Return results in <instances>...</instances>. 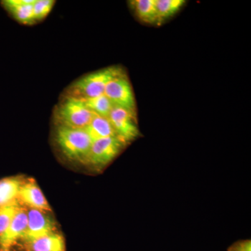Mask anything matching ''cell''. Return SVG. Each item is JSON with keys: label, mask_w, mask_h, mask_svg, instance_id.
I'll return each instance as SVG.
<instances>
[{"label": "cell", "mask_w": 251, "mask_h": 251, "mask_svg": "<svg viewBox=\"0 0 251 251\" xmlns=\"http://www.w3.org/2000/svg\"><path fill=\"white\" fill-rule=\"evenodd\" d=\"M124 74L123 69L117 66L91 73L74 82L69 87L67 96L80 99L99 97L104 94L110 80Z\"/></svg>", "instance_id": "2"}, {"label": "cell", "mask_w": 251, "mask_h": 251, "mask_svg": "<svg viewBox=\"0 0 251 251\" xmlns=\"http://www.w3.org/2000/svg\"><path fill=\"white\" fill-rule=\"evenodd\" d=\"M21 204L18 201L0 207V237L4 233Z\"/></svg>", "instance_id": "17"}, {"label": "cell", "mask_w": 251, "mask_h": 251, "mask_svg": "<svg viewBox=\"0 0 251 251\" xmlns=\"http://www.w3.org/2000/svg\"><path fill=\"white\" fill-rule=\"evenodd\" d=\"M186 2L184 0H155L158 25L176 14Z\"/></svg>", "instance_id": "15"}, {"label": "cell", "mask_w": 251, "mask_h": 251, "mask_svg": "<svg viewBox=\"0 0 251 251\" xmlns=\"http://www.w3.org/2000/svg\"><path fill=\"white\" fill-rule=\"evenodd\" d=\"M27 226L23 240L27 244L57 232V224L46 211L28 208Z\"/></svg>", "instance_id": "7"}, {"label": "cell", "mask_w": 251, "mask_h": 251, "mask_svg": "<svg viewBox=\"0 0 251 251\" xmlns=\"http://www.w3.org/2000/svg\"><path fill=\"white\" fill-rule=\"evenodd\" d=\"M85 129L93 142L108 137H117L108 117L94 115Z\"/></svg>", "instance_id": "12"}, {"label": "cell", "mask_w": 251, "mask_h": 251, "mask_svg": "<svg viewBox=\"0 0 251 251\" xmlns=\"http://www.w3.org/2000/svg\"><path fill=\"white\" fill-rule=\"evenodd\" d=\"M117 138L125 145L136 139L140 135L136 114L126 109L114 106L108 116Z\"/></svg>", "instance_id": "6"}, {"label": "cell", "mask_w": 251, "mask_h": 251, "mask_svg": "<svg viewBox=\"0 0 251 251\" xmlns=\"http://www.w3.org/2000/svg\"><path fill=\"white\" fill-rule=\"evenodd\" d=\"M34 1L35 0H5L1 3L16 21L30 25L36 23L33 14Z\"/></svg>", "instance_id": "10"}, {"label": "cell", "mask_w": 251, "mask_h": 251, "mask_svg": "<svg viewBox=\"0 0 251 251\" xmlns=\"http://www.w3.org/2000/svg\"><path fill=\"white\" fill-rule=\"evenodd\" d=\"M18 201L31 209L44 211H51L47 200L43 194L35 180L28 179L25 180L19 193Z\"/></svg>", "instance_id": "8"}, {"label": "cell", "mask_w": 251, "mask_h": 251, "mask_svg": "<svg viewBox=\"0 0 251 251\" xmlns=\"http://www.w3.org/2000/svg\"><path fill=\"white\" fill-rule=\"evenodd\" d=\"M104 94L113 106L126 109L136 114V102L133 88L125 74L119 75L108 82Z\"/></svg>", "instance_id": "5"}, {"label": "cell", "mask_w": 251, "mask_h": 251, "mask_svg": "<svg viewBox=\"0 0 251 251\" xmlns=\"http://www.w3.org/2000/svg\"><path fill=\"white\" fill-rule=\"evenodd\" d=\"M86 106L91 110L94 115L99 116L108 117L113 108V105L105 94L94 97V98L82 99Z\"/></svg>", "instance_id": "16"}, {"label": "cell", "mask_w": 251, "mask_h": 251, "mask_svg": "<svg viewBox=\"0 0 251 251\" xmlns=\"http://www.w3.org/2000/svg\"><path fill=\"white\" fill-rule=\"evenodd\" d=\"M25 180L21 176H11L0 180V207L18 201V193Z\"/></svg>", "instance_id": "11"}, {"label": "cell", "mask_w": 251, "mask_h": 251, "mask_svg": "<svg viewBox=\"0 0 251 251\" xmlns=\"http://www.w3.org/2000/svg\"><path fill=\"white\" fill-rule=\"evenodd\" d=\"M94 114L86 106L82 99L67 96L54 111L57 126L85 128L90 124Z\"/></svg>", "instance_id": "3"}, {"label": "cell", "mask_w": 251, "mask_h": 251, "mask_svg": "<svg viewBox=\"0 0 251 251\" xmlns=\"http://www.w3.org/2000/svg\"><path fill=\"white\" fill-rule=\"evenodd\" d=\"M55 1L52 0H35L33 4V14L35 21L44 20L52 11Z\"/></svg>", "instance_id": "18"}, {"label": "cell", "mask_w": 251, "mask_h": 251, "mask_svg": "<svg viewBox=\"0 0 251 251\" xmlns=\"http://www.w3.org/2000/svg\"><path fill=\"white\" fill-rule=\"evenodd\" d=\"M135 15L142 22L158 25L155 0H134L130 1Z\"/></svg>", "instance_id": "13"}, {"label": "cell", "mask_w": 251, "mask_h": 251, "mask_svg": "<svg viewBox=\"0 0 251 251\" xmlns=\"http://www.w3.org/2000/svg\"><path fill=\"white\" fill-rule=\"evenodd\" d=\"M54 138L59 150L68 159L85 163L93 143L85 128L57 126Z\"/></svg>", "instance_id": "1"}, {"label": "cell", "mask_w": 251, "mask_h": 251, "mask_svg": "<svg viewBox=\"0 0 251 251\" xmlns=\"http://www.w3.org/2000/svg\"><path fill=\"white\" fill-rule=\"evenodd\" d=\"M27 209L20 206L14 219L4 233L0 237V246L4 250H7L14 246L19 239H22L27 229Z\"/></svg>", "instance_id": "9"}, {"label": "cell", "mask_w": 251, "mask_h": 251, "mask_svg": "<svg viewBox=\"0 0 251 251\" xmlns=\"http://www.w3.org/2000/svg\"><path fill=\"white\" fill-rule=\"evenodd\" d=\"M28 245L31 251H66L64 238L57 232L40 238Z\"/></svg>", "instance_id": "14"}, {"label": "cell", "mask_w": 251, "mask_h": 251, "mask_svg": "<svg viewBox=\"0 0 251 251\" xmlns=\"http://www.w3.org/2000/svg\"><path fill=\"white\" fill-rule=\"evenodd\" d=\"M125 146V144L117 137L95 140L84 164L96 171H100L113 161Z\"/></svg>", "instance_id": "4"}, {"label": "cell", "mask_w": 251, "mask_h": 251, "mask_svg": "<svg viewBox=\"0 0 251 251\" xmlns=\"http://www.w3.org/2000/svg\"><path fill=\"white\" fill-rule=\"evenodd\" d=\"M228 251H251V240L242 241L231 246Z\"/></svg>", "instance_id": "19"}]
</instances>
